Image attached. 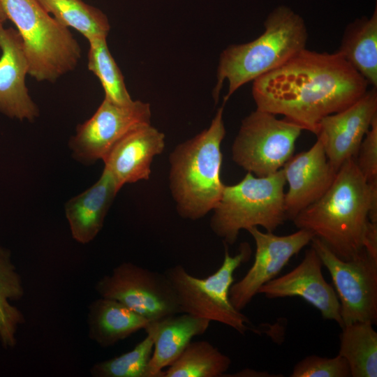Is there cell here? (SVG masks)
<instances>
[{"label":"cell","instance_id":"6da1fadb","mask_svg":"<svg viewBox=\"0 0 377 377\" xmlns=\"http://www.w3.org/2000/svg\"><path fill=\"white\" fill-rule=\"evenodd\" d=\"M369 84L339 52L304 49L253 81L256 109L317 134L321 119L357 101Z\"/></svg>","mask_w":377,"mask_h":377},{"label":"cell","instance_id":"7a4b0ae2","mask_svg":"<svg viewBox=\"0 0 377 377\" xmlns=\"http://www.w3.org/2000/svg\"><path fill=\"white\" fill-rule=\"evenodd\" d=\"M292 221L339 258H354L364 249L369 221L377 222V184H369L355 158H349L339 168L325 193Z\"/></svg>","mask_w":377,"mask_h":377},{"label":"cell","instance_id":"3957f363","mask_svg":"<svg viewBox=\"0 0 377 377\" xmlns=\"http://www.w3.org/2000/svg\"><path fill=\"white\" fill-rule=\"evenodd\" d=\"M224 105L218 109L207 128L177 145L170 154V189L183 219L204 217L221 198L225 186L220 175L221 145L226 135Z\"/></svg>","mask_w":377,"mask_h":377},{"label":"cell","instance_id":"277c9868","mask_svg":"<svg viewBox=\"0 0 377 377\" xmlns=\"http://www.w3.org/2000/svg\"><path fill=\"white\" fill-rule=\"evenodd\" d=\"M264 27V32L255 40L231 45L221 52L213 90L215 103L226 80L228 91L223 104L242 86L279 67L306 48V24L290 8H276L268 15Z\"/></svg>","mask_w":377,"mask_h":377},{"label":"cell","instance_id":"5b68a950","mask_svg":"<svg viewBox=\"0 0 377 377\" xmlns=\"http://www.w3.org/2000/svg\"><path fill=\"white\" fill-rule=\"evenodd\" d=\"M283 169L266 177L251 172L234 185H225L212 210L210 228L226 244H233L242 230L261 226L273 232L287 220Z\"/></svg>","mask_w":377,"mask_h":377},{"label":"cell","instance_id":"8992f818","mask_svg":"<svg viewBox=\"0 0 377 377\" xmlns=\"http://www.w3.org/2000/svg\"><path fill=\"white\" fill-rule=\"evenodd\" d=\"M2 1L22 38L29 75L39 82H53L75 68L82 51L68 27L37 0Z\"/></svg>","mask_w":377,"mask_h":377},{"label":"cell","instance_id":"52a82bcc","mask_svg":"<svg viewBox=\"0 0 377 377\" xmlns=\"http://www.w3.org/2000/svg\"><path fill=\"white\" fill-rule=\"evenodd\" d=\"M225 246L222 265L206 278L191 275L180 265L167 269L164 274L177 296L182 313L216 321L244 334L249 329V319L232 306L229 293L235 271L249 260L251 250L248 243H243L239 252L231 256Z\"/></svg>","mask_w":377,"mask_h":377},{"label":"cell","instance_id":"ba28073f","mask_svg":"<svg viewBox=\"0 0 377 377\" xmlns=\"http://www.w3.org/2000/svg\"><path fill=\"white\" fill-rule=\"evenodd\" d=\"M302 131L286 119L256 109L242 121L232 146V161L256 177L274 174L293 155Z\"/></svg>","mask_w":377,"mask_h":377},{"label":"cell","instance_id":"9c48e42d","mask_svg":"<svg viewBox=\"0 0 377 377\" xmlns=\"http://www.w3.org/2000/svg\"><path fill=\"white\" fill-rule=\"evenodd\" d=\"M311 242L332 277L343 325L357 322L376 324L377 259L364 249L354 258L343 260L319 239L314 237Z\"/></svg>","mask_w":377,"mask_h":377},{"label":"cell","instance_id":"30bf717a","mask_svg":"<svg viewBox=\"0 0 377 377\" xmlns=\"http://www.w3.org/2000/svg\"><path fill=\"white\" fill-rule=\"evenodd\" d=\"M100 297L117 300L149 321L182 313L177 296L166 276L123 263L95 286Z\"/></svg>","mask_w":377,"mask_h":377},{"label":"cell","instance_id":"8fae6325","mask_svg":"<svg viewBox=\"0 0 377 377\" xmlns=\"http://www.w3.org/2000/svg\"><path fill=\"white\" fill-rule=\"evenodd\" d=\"M150 105L133 101L127 105L107 98L88 120L77 127L69 142L73 157L85 164L103 160L114 145L131 130L151 124Z\"/></svg>","mask_w":377,"mask_h":377},{"label":"cell","instance_id":"7c38bea8","mask_svg":"<svg viewBox=\"0 0 377 377\" xmlns=\"http://www.w3.org/2000/svg\"><path fill=\"white\" fill-rule=\"evenodd\" d=\"M247 231L256 244L254 261L246 275L238 282L232 283L229 293L230 302L239 311L258 294L261 286L273 279L290 259L314 237L310 231L304 229H299L283 236L272 232H263L257 227L251 228Z\"/></svg>","mask_w":377,"mask_h":377},{"label":"cell","instance_id":"4fadbf2b","mask_svg":"<svg viewBox=\"0 0 377 377\" xmlns=\"http://www.w3.org/2000/svg\"><path fill=\"white\" fill-rule=\"evenodd\" d=\"M376 88L372 87L352 105L320 121L317 138L337 170L346 160L356 157L361 142L377 117Z\"/></svg>","mask_w":377,"mask_h":377},{"label":"cell","instance_id":"5bb4252c","mask_svg":"<svg viewBox=\"0 0 377 377\" xmlns=\"http://www.w3.org/2000/svg\"><path fill=\"white\" fill-rule=\"evenodd\" d=\"M322 265L311 247L297 267L264 284L258 293L268 298L300 297L319 310L323 318L334 320L342 327L339 301L334 288L323 276Z\"/></svg>","mask_w":377,"mask_h":377},{"label":"cell","instance_id":"9a60e30c","mask_svg":"<svg viewBox=\"0 0 377 377\" xmlns=\"http://www.w3.org/2000/svg\"><path fill=\"white\" fill-rule=\"evenodd\" d=\"M282 169L288 184L285 209L287 219L290 220L325 193L337 172L318 138L309 150L293 155Z\"/></svg>","mask_w":377,"mask_h":377},{"label":"cell","instance_id":"2e32d148","mask_svg":"<svg viewBox=\"0 0 377 377\" xmlns=\"http://www.w3.org/2000/svg\"><path fill=\"white\" fill-rule=\"evenodd\" d=\"M165 148V135L151 124L124 135L102 160L120 190L126 184L148 180L154 158Z\"/></svg>","mask_w":377,"mask_h":377},{"label":"cell","instance_id":"e0dca14e","mask_svg":"<svg viewBox=\"0 0 377 377\" xmlns=\"http://www.w3.org/2000/svg\"><path fill=\"white\" fill-rule=\"evenodd\" d=\"M0 112L22 121H33L39 110L26 86L29 65L17 30L0 29Z\"/></svg>","mask_w":377,"mask_h":377},{"label":"cell","instance_id":"ac0fdd59","mask_svg":"<svg viewBox=\"0 0 377 377\" xmlns=\"http://www.w3.org/2000/svg\"><path fill=\"white\" fill-rule=\"evenodd\" d=\"M210 322L186 313L149 321L145 330L154 342L150 376L163 377V369L175 361L194 337L204 334Z\"/></svg>","mask_w":377,"mask_h":377},{"label":"cell","instance_id":"d6986e66","mask_svg":"<svg viewBox=\"0 0 377 377\" xmlns=\"http://www.w3.org/2000/svg\"><path fill=\"white\" fill-rule=\"evenodd\" d=\"M119 191L112 175L103 169L99 179L91 186L66 203V217L76 242L85 244L94 239L102 229Z\"/></svg>","mask_w":377,"mask_h":377},{"label":"cell","instance_id":"ffe728a7","mask_svg":"<svg viewBox=\"0 0 377 377\" xmlns=\"http://www.w3.org/2000/svg\"><path fill=\"white\" fill-rule=\"evenodd\" d=\"M149 320L121 302L100 297L89 306V337L102 348L115 345L140 330Z\"/></svg>","mask_w":377,"mask_h":377},{"label":"cell","instance_id":"44dd1931","mask_svg":"<svg viewBox=\"0 0 377 377\" xmlns=\"http://www.w3.org/2000/svg\"><path fill=\"white\" fill-rule=\"evenodd\" d=\"M339 52L374 87H377V8L370 17L357 19L346 27Z\"/></svg>","mask_w":377,"mask_h":377},{"label":"cell","instance_id":"7402d4cb","mask_svg":"<svg viewBox=\"0 0 377 377\" xmlns=\"http://www.w3.org/2000/svg\"><path fill=\"white\" fill-rule=\"evenodd\" d=\"M338 355L347 362L350 376H377V332L369 323L343 325Z\"/></svg>","mask_w":377,"mask_h":377},{"label":"cell","instance_id":"603a6c76","mask_svg":"<svg viewBox=\"0 0 377 377\" xmlns=\"http://www.w3.org/2000/svg\"><path fill=\"white\" fill-rule=\"evenodd\" d=\"M24 294L22 280L10 251L0 247V342L3 348L15 346L18 327L25 322L22 311L10 303L20 300Z\"/></svg>","mask_w":377,"mask_h":377},{"label":"cell","instance_id":"cb8c5ba5","mask_svg":"<svg viewBox=\"0 0 377 377\" xmlns=\"http://www.w3.org/2000/svg\"><path fill=\"white\" fill-rule=\"evenodd\" d=\"M230 358L207 341H191L181 355L163 371V377L224 376Z\"/></svg>","mask_w":377,"mask_h":377},{"label":"cell","instance_id":"d4e9b609","mask_svg":"<svg viewBox=\"0 0 377 377\" xmlns=\"http://www.w3.org/2000/svg\"><path fill=\"white\" fill-rule=\"evenodd\" d=\"M37 1L62 25L76 29L88 41L96 38H107L110 29V22L99 8L82 0Z\"/></svg>","mask_w":377,"mask_h":377},{"label":"cell","instance_id":"484cf974","mask_svg":"<svg viewBox=\"0 0 377 377\" xmlns=\"http://www.w3.org/2000/svg\"><path fill=\"white\" fill-rule=\"evenodd\" d=\"M88 68L100 80L105 97L111 101L127 105L132 100L124 83V76L108 49L106 38L89 40Z\"/></svg>","mask_w":377,"mask_h":377},{"label":"cell","instance_id":"4316f807","mask_svg":"<svg viewBox=\"0 0 377 377\" xmlns=\"http://www.w3.org/2000/svg\"><path fill=\"white\" fill-rule=\"evenodd\" d=\"M154 349L152 338L147 334L131 350L94 364L90 373L94 377H151L149 364Z\"/></svg>","mask_w":377,"mask_h":377},{"label":"cell","instance_id":"83f0119b","mask_svg":"<svg viewBox=\"0 0 377 377\" xmlns=\"http://www.w3.org/2000/svg\"><path fill=\"white\" fill-rule=\"evenodd\" d=\"M291 377H349L350 372L346 360L337 355L334 357L310 355L298 362Z\"/></svg>","mask_w":377,"mask_h":377},{"label":"cell","instance_id":"f1b7e54d","mask_svg":"<svg viewBox=\"0 0 377 377\" xmlns=\"http://www.w3.org/2000/svg\"><path fill=\"white\" fill-rule=\"evenodd\" d=\"M355 160L367 182L377 184V117L361 142Z\"/></svg>","mask_w":377,"mask_h":377},{"label":"cell","instance_id":"f546056e","mask_svg":"<svg viewBox=\"0 0 377 377\" xmlns=\"http://www.w3.org/2000/svg\"><path fill=\"white\" fill-rule=\"evenodd\" d=\"M364 249L377 259V222L369 221L364 239Z\"/></svg>","mask_w":377,"mask_h":377},{"label":"cell","instance_id":"4dcf8cb0","mask_svg":"<svg viewBox=\"0 0 377 377\" xmlns=\"http://www.w3.org/2000/svg\"><path fill=\"white\" fill-rule=\"evenodd\" d=\"M8 19V18L4 8L3 1L0 0V29L3 27V24Z\"/></svg>","mask_w":377,"mask_h":377}]
</instances>
